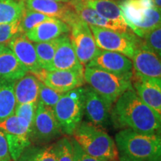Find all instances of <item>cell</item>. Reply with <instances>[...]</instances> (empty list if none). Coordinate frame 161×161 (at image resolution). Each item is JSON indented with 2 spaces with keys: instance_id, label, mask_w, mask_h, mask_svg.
<instances>
[{
  "instance_id": "cell-1",
  "label": "cell",
  "mask_w": 161,
  "mask_h": 161,
  "mask_svg": "<svg viewBox=\"0 0 161 161\" xmlns=\"http://www.w3.org/2000/svg\"><path fill=\"white\" fill-rule=\"evenodd\" d=\"M111 123L116 128L146 134H160L161 116L138 97L134 89L125 92L112 107Z\"/></svg>"
},
{
  "instance_id": "cell-2",
  "label": "cell",
  "mask_w": 161,
  "mask_h": 161,
  "mask_svg": "<svg viewBox=\"0 0 161 161\" xmlns=\"http://www.w3.org/2000/svg\"><path fill=\"white\" fill-rule=\"evenodd\" d=\"M119 155L139 161H160V134H141L130 129H122L115 136Z\"/></svg>"
},
{
  "instance_id": "cell-3",
  "label": "cell",
  "mask_w": 161,
  "mask_h": 161,
  "mask_svg": "<svg viewBox=\"0 0 161 161\" xmlns=\"http://www.w3.org/2000/svg\"><path fill=\"white\" fill-rule=\"evenodd\" d=\"M72 136L89 155L107 161L118 160L119 155L115 141L103 128L84 121L80 122Z\"/></svg>"
},
{
  "instance_id": "cell-4",
  "label": "cell",
  "mask_w": 161,
  "mask_h": 161,
  "mask_svg": "<svg viewBox=\"0 0 161 161\" xmlns=\"http://www.w3.org/2000/svg\"><path fill=\"white\" fill-rule=\"evenodd\" d=\"M119 8L127 25L139 37L161 25L160 10L153 0L119 1Z\"/></svg>"
},
{
  "instance_id": "cell-5",
  "label": "cell",
  "mask_w": 161,
  "mask_h": 161,
  "mask_svg": "<svg viewBox=\"0 0 161 161\" xmlns=\"http://www.w3.org/2000/svg\"><path fill=\"white\" fill-rule=\"evenodd\" d=\"M85 86L64 92L52 108L63 134L70 136L82 122L84 115Z\"/></svg>"
},
{
  "instance_id": "cell-6",
  "label": "cell",
  "mask_w": 161,
  "mask_h": 161,
  "mask_svg": "<svg viewBox=\"0 0 161 161\" xmlns=\"http://www.w3.org/2000/svg\"><path fill=\"white\" fill-rule=\"evenodd\" d=\"M84 80L92 90L114 104L127 90L133 89L131 76L117 75L96 67L86 66Z\"/></svg>"
},
{
  "instance_id": "cell-7",
  "label": "cell",
  "mask_w": 161,
  "mask_h": 161,
  "mask_svg": "<svg viewBox=\"0 0 161 161\" xmlns=\"http://www.w3.org/2000/svg\"><path fill=\"white\" fill-rule=\"evenodd\" d=\"M96 46L102 50L118 52L131 59L140 43V37L127 32H118L108 29L90 25Z\"/></svg>"
},
{
  "instance_id": "cell-8",
  "label": "cell",
  "mask_w": 161,
  "mask_h": 161,
  "mask_svg": "<svg viewBox=\"0 0 161 161\" xmlns=\"http://www.w3.org/2000/svg\"><path fill=\"white\" fill-rule=\"evenodd\" d=\"M0 130L5 136L12 160H17L24 151L31 145L29 125L23 119L13 114L0 122Z\"/></svg>"
},
{
  "instance_id": "cell-9",
  "label": "cell",
  "mask_w": 161,
  "mask_h": 161,
  "mask_svg": "<svg viewBox=\"0 0 161 161\" xmlns=\"http://www.w3.org/2000/svg\"><path fill=\"white\" fill-rule=\"evenodd\" d=\"M69 40L78 60L86 65L97 56L101 50L96 46L93 35L87 23L78 18L70 25Z\"/></svg>"
},
{
  "instance_id": "cell-10",
  "label": "cell",
  "mask_w": 161,
  "mask_h": 161,
  "mask_svg": "<svg viewBox=\"0 0 161 161\" xmlns=\"http://www.w3.org/2000/svg\"><path fill=\"white\" fill-rule=\"evenodd\" d=\"M62 134L52 108L37 101L35 117L31 130V141L45 145Z\"/></svg>"
},
{
  "instance_id": "cell-11",
  "label": "cell",
  "mask_w": 161,
  "mask_h": 161,
  "mask_svg": "<svg viewBox=\"0 0 161 161\" xmlns=\"http://www.w3.org/2000/svg\"><path fill=\"white\" fill-rule=\"evenodd\" d=\"M83 70H52L40 69L31 73L46 86L58 92L64 93L86 83Z\"/></svg>"
},
{
  "instance_id": "cell-12",
  "label": "cell",
  "mask_w": 161,
  "mask_h": 161,
  "mask_svg": "<svg viewBox=\"0 0 161 161\" xmlns=\"http://www.w3.org/2000/svg\"><path fill=\"white\" fill-rule=\"evenodd\" d=\"M85 87L84 114L88 122L104 129L111 123L110 114L114 104L100 96L90 86Z\"/></svg>"
},
{
  "instance_id": "cell-13",
  "label": "cell",
  "mask_w": 161,
  "mask_h": 161,
  "mask_svg": "<svg viewBox=\"0 0 161 161\" xmlns=\"http://www.w3.org/2000/svg\"><path fill=\"white\" fill-rule=\"evenodd\" d=\"M131 84L138 97L161 116V79L145 78L132 72Z\"/></svg>"
},
{
  "instance_id": "cell-14",
  "label": "cell",
  "mask_w": 161,
  "mask_h": 161,
  "mask_svg": "<svg viewBox=\"0 0 161 161\" xmlns=\"http://www.w3.org/2000/svg\"><path fill=\"white\" fill-rule=\"evenodd\" d=\"M25 5L27 9L56 18L69 26L79 18L69 3H58L52 0H25Z\"/></svg>"
},
{
  "instance_id": "cell-15",
  "label": "cell",
  "mask_w": 161,
  "mask_h": 161,
  "mask_svg": "<svg viewBox=\"0 0 161 161\" xmlns=\"http://www.w3.org/2000/svg\"><path fill=\"white\" fill-rule=\"evenodd\" d=\"M86 66L98 68L117 75H132L131 60L118 52L101 50L99 54Z\"/></svg>"
},
{
  "instance_id": "cell-16",
  "label": "cell",
  "mask_w": 161,
  "mask_h": 161,
  "mask_svg": "<svg viewBox=\"0 0 161 161\" xmlns=\"http://www.w3.org/2000/svg\"><path fill=\"white\" fill-rule=\"evenodd\" d=\"M132 72L145 78L161 79L160 57L138 46L131 58Z\"/></svg>"
},
{
  "instance_id": "cell-17",
  "label": "cell",
  "mask_w": 161,
  "mask_h": 161,
  "mask_svg": "<svg viewBox=\"0 0 161 161\" xmlns=\"http://www.w3.org/2000/svg\"><path fill=\"white\" fill-rule=\"evenodd\" d=\"M6 45L30 73H34L41 69L34 44L26 37L25 34H17Z\"/></svg>"
},
{
  "instance_id": "cell-18",
  "label": "cell",
  "mask_w": 161,
  "mask_h": 161,
  "mask_svg": "<svg viewBox=\"0 0 161 161\" xmlns=\"http://www.w3.org/2000/svg\"><path fill=\"white\" fill-rule=\"evenodd\" d=\"M83 69H84V66L80 63L75 55L69 35H64L60 36L49 71Z\"/></svg>"
},
{
  "instance_id": "cell-19",
  "label": "cell",
  "mask_w": 161,
  "mask_h": 161,
  "mask_svg": "<svg viewBox=\"0 0 161 161\" xmlns=\"http://www.w3.org/2000/svg\"><path fill=\"white\" fill-rule=\"evenodd\" d=\"M70 27L67 24L56 19L46 21L38 24L25 35L30 41L34 43H41L57 39L60 36L68 35Z\"/></svg>"
},
{
  "instance_id": "cell-20",
  "label": "cell",
  "mask_w": 161,
  "mask_h": 161,
  "mask_svg": "<svg viewBox=\"0 0 161 161\" xmlns=\"http://www.w3.org/2000/svg\"><path fill=\"white\" fill-rule=\"evenodd\" d=\"M78 17L88 25L97 26V27L108 29L118 32H127L123 28H122L114 22L106 19L98 14L95 10L88 7L83 0H71L69 2Z\"/></svg>"
},
{
  "instance_id": "cell-21",
  "label": "cell",
  "mask_w": 161,
  "mask_h": 161,
  "mask_svg": "<svg viewBox=\"0 0 161 161\" xmlns=\"http://www.w3.org/2000/svg\"><path fill=\"white\" fill-rule=\"evenodd\" d=\"M29 72L8 46L0 55V79L17 81Z\"/></svg>"
},
{
  "instance_id": "cell-22",
  "label": "cell",
  "mask_w": 161,
  "mask_h": 161,
  "mask_svg": "<svg viewBox=\"0 0 161 161\" xmlns=\"http://www.w3.org/2000/svg\"><path fill=\"white\" fill-rule=\"evenodd\" d=\"M88 7L91 8L106 19L114 22L127 31L130 29L125 21L117 0H83ZM131 31V30H130Z\"/></svg>"
},
{
  "instance_id": "cell-23",
  "label": "cell",
  "mask_w": 161,
  "mask_h": 161,
  "mask_svg": "<svg viewBox=\"0 0 161 161\" xmlns=\"http://www.w3.org/2000/svg\"><path fill=\"white\" fill-rule=\"evenodd\" d=\"M39 83V80L30 72L15 81L14 95L17 104L37 102Z\"/></svg>"
},
{
  "instance_id": "cell-24",
  "label": "cell",
  "mask_w": 161,
  "mask_h": 161,
  "mask_svg": "<svg viewBox=\"0 0 161 161\" xmlns=\"http://www.w3.org/2000/svg\"><path fill=\"white\" fill-rule=\"evenodd\" d=\"M14 81L0 79V122L14 114Z\"/></svg>"
},
{
  "instance_id": "cell-25",
  "label": "cell",
  "mask_w": 161,
  "mask_h": 161,
  "mask_svg": "<svg viewBox=\"0 0 161 161\" xmlns=\"http://www.w3.org/2000/svg\"><path fill=\"white\" fill-rule=\"evenodd\" d=\"M25 9L23 0H0V25L19 20Z\"/></svg>"
},
{
  "instance_id": "cell-26",
  "label": "cell",
  "mask_w": 161,
  "mask_h": 161,
  "mask_svg": "<svg viewBox=\"0 0 161 161\" xmlns=\"http://www.w3.org/2000/svg\"><path fill=\"white\" fill-rule=\"evenodd\" d=\"M16 161H57L55 146H30Z\"/></svg>"
},
{
  "instance_id": "cell-27",
  "label": "cell",
  "mask_w": 161,
  "mask_h": 161,
  "mask_svg": "<svg viewBox=\"0 0 161 161\" xmlns=\"http://www.w3.org/2000/svg\"><path fill=\"white\" fill-rule=\"evenodd\" d=\"M59 37L57 39L41 43H35L34 46L37 54L38 63L41 69L49 70L52 64L58 47Z\"/></svg>"
},
{
  "instance_id": "cell-28",
  "label": "cell",
  "mask_w": 161,
  "mask_h": 161,
  "mask_svg": "<svg viewBox=\"0 0 161 161\" xmlns=\"http://www.w3.org/2000/svg\"><path fill=\"white\" fill-rule=\"evenodd\" d=\"M54 19L55 18L50 17L49 16L31 11L25 8L23 15L19 19V33L25 34L38 24Z\"/></svg>"
},
{
  "instance_id": "cell-29",
  "label": "cell",
  "mask_w": 161,
  "mask_h": 161,
  "mask_svg": "<svg viewBox=\"0 0 161 161\" xmlns=\"http://www.w3.org/2000/svg\"><path fill=\"white\" fill-rule=\"evenodd\" d=\"M158 55H161V25L154 28L145 34L142 37H140L139 45Z\"/></svg>"
},
{
  "instance_id": "cell-30",
  "label": "cell",
  "mask_w": 161,
  "mask_h": 161,
  "mask_svg": "<svg viewBox=\"0 0 161 161\" xmlns=\"http://www.w3.org/2000/svg\"><path fill=\"white\" fill-rule=\"evenodd\" d=\"M57 161H75L72 141L66 136L54 143Z\"/></svg>"
},
{
  "instance_id": "cell-31",
  "label": "cell",
  "mask_w": 161,
  "mask_h": 161,
  "mask_svg": "<svg viewBox=\"0 0 161 161\" xmlns=\"http://www.w3.org/2000/svg\"><path fill=\"white\" fill-rule=\"evenodd\" d=\"M64 93L58 92L55 90L51 89L49 86H46L42 82L39 83V96L38 101L49 108H53L54 106L61 98Z\"/></svg>"
},
{
  "instance_id": "cell-32",
  "label": "cell",
  "mask_w": 161,
  "mask_h": 161,
  "mask_svg": "<svg viewBox=\"0 0 161 161\" xmlns=\"http://www.w3.org/2000/svg\"><path fill=\"white\" fill-rule=\"evenodd\" d=\"M37 105V102H31V103L16 104L15 107L14 115L25 121L29 125L31 130L35 120Z\"/></svg>"
},
{
  "instance_id": "cell-33",
  "label": "cell",
  "mask_w": 161,
  "mask_h": 161,
  "mask_svg": "<svg viewBox=\"0 0 161 161\" xmlns=\"http://www.w3.org/2000/svg\"><path fill=\"white\" fill-rule=\"evenodd\" d=\"M19 33V20L0 25V43H6Z\"/></svg>"
},
{
  "instance_id": "cell-34",
  "label": "cell",
  "mask_w": 161,
  "mask_h": 161,
  "mask_svg": "<svg viewBox=\"0 0 161 161\" xmlns=\"http://www.w3.org/2000/svg\"><path fill=\"white\" fill-rule=\"evenodd\" d=\"M72 141V145H73L74 150V157H75V161H107L98 159L94 157H92L87 154L85 152H84L75 140Z\"/></svg>"
},
{
  "instance_id": "cell-35",
  "label": "cell",
  "mask_w": 161,
  "mask_h": 161,
  "mask_svg": "<svg viewBox=\"0 0 161 161\" xmlns=\"http://www.w3.org/2000/svg\"><path fill=\"white\" fill-rule=\"evenodd\" d=\"M0 161H13L10 154L5 136L0 130Z\"/></svg>"
},
{
  "instance_id": "cell-36",
  "label": "cell",
  "mask_w": 161,
  "mask_h": 161,
  "mask_svg": "<svg viewBox=\"0 0 161 161\" xmlns=\"http://www.w3.org/2000/svg\"><path fill=\"white\" fill-rule=\"evenodd\" d=\"M115 161H139V160H134V159L130 158H128V157H126L125 155H119V156L118 160H116Z\"/></svg>"
},
{
  "instance_id": "cell-37",
  "label": "cell",
  "mask_w": 161,
  "mask_h": 161,
  "mask_svg": "<svg viewBox=\"0 0 161 161\" xmlns=\"http://www.w3.org/2000/svg\"><path fill=\"white\" fill-rule=\"evenodd\" d=\"M154 1V5H155V7L157 8L160 10L161 8V0H153Z\"/></svg>"
},
{
  "instance_id": "cell-38",
  "label": "cell",
  "mask_w": 161,
  "mask_h": 161,
  "mask_svg": "<svg viewBox=\"0 0 161 161\" xmlns=\"http://www.w3.org/2000/svg\"><path fill=\"white\" fill-rule=\"evenodd\" d=\"M6 46H7L6 43H0V55H1L2 52H3V50L5 49Z\"/></svg>"
},
{
  "instance_id": "cell-39",
  "label": "cell",
  "mask_w": 161,
  "mask_h": 161,
  "mask_svg": "<svg viewBox=\"0 0 161 161\" xmlns=\"http://www.w3.org/2000/svg\"><path fill=\"white\" fill-rule=\"evenodd\" d=\"M52 1L58 2V3H69L71 0H52Z\"/></svg>"
},
{
  "instance_id": "cell-40",
  "label": "cell",
  "mask_w": 161,
  "mask_h": 161,
  "mask_svg": "<svg viewBox=\"0 0 161 161\" xmlns=\"http://www.w3.org/2000/svg\"><path fill=\"white\" fill-rule=\"evenodd\" d=\"M117 1H125V0H117Z\"/></svg>"
},
{
  "instance_id": "cell-41",
  "label": "cell",
  "mask_w": 161,
  "mask_h": 161,
  "mask_svg": "<svg viewBox=\"0 0 161 161\" xmlns=\"http://www.w3.org/2000/svg\"><path fill=\"white\" fill-rule=\"evenodd\" d=\"M23 1H24V2H25V0H23Z\"/></svg>"
}]
</instances>
